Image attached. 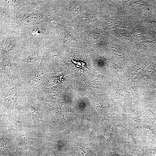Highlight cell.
<instances>
[{
	"label": "cell",
	"instance_id": "6da1fadb",
	"mask_svg": "<svg viewBox=\"0 0 156 156\" xmlns=\"http://www.w3.org/2000/svg\"><path fill=\"white\" fill-rule=\"evenodd\" d=\"M26 39L23 27L17 24L0 25V57L15 60Z\"/></svg>",
	"mask_w": 156,
	"mask_h": 156
},
{
	"label": "cell",
	"instance_id": "7a4b0ae2",
	"mask_svg": "<svg viewBox=\"0 0 156 156\" xmlns=\"http://www.w3.org/2000/svg\"><path fill=\"white\" fill-rule=\"evenodd\" d=\"M54 6V0L29 5L21 8L17 15L16 24L22 27L46 23Z\"/></svg>",
	"mask_w": 156,
	"mask_h": 156
},
{
	"label": "cell",
	"instance_id": "3957f363",
	"mask_svg": "<svg viewBox=\"0 0 156 156\" xmlns=\"http://www.w3.org/2000/svg\"><path fill=\"white\" fill-rule=\"evenodd\" d=\"M43 56L42 46L37 42L26 39L22 49L15 60L23 81L38 66Z\"/></svg>",
	"mask_w": 156,
	"mask_h": 156
},
{
	"label": "cell",
	"instance_id": "277c9868",
	"mask_svg": "<svg viewBox=\"0 0 156 156\" xmlns=\"http://www.w3.org/2000/svg\"><path fill=\"white\" fill-rule=\"evenodd\" d=\"M115 131V150L122 154L142 155V146L132 132L118 119Z\"/></svg>",
	"mask_w": 156,
	"mask_h": 156
},
{
	"label": "cell",
	"instance_id": "5b68a950",
	"mask_svg": "<svg viewBox=\"0 0 156 156\" xmlns=\"http://www.w3.org/2000/svg\"><path fill=\"white\" fill-rule=\"evenodd\" d=\"M154 57L146 55L138 51L133 53L122 67L124 82L129 84L132 81L139 79L151 64Z\"/></svg>",
	"mask_w": 156,
	"mask_h": 156
},
{
	"label": "cell",
	"instance_id": "8992f818",
	"mask_svg": "<svg viewBox=\"0 0 156 156\" xmlns=\"http://www.w3.org/2000/svg\"><path fill=\"white\" fill-rule=\"evenodd\" d=\"M79 36L86 48L99 53L106 50L111 37L108 31L99 28L81 32Z\"/></svg>",
	"mask_w": 156,
	"mask_h": 156
},
{
	"label": "cell",
	"instance_id": "52a82bcc",
	"mask_svg": "<svg viewBox=\"0 0 156 156\" xmlns=\"http://www.w3.org/2000/svg\"><path fill=\"white\" fill-rule=\"evenodd\" d=\"M26 93L23 81L10 88L0 87L1 109L2 111L14 119L13 110L18 99L24 97Z\"/></svg>",
	"mask_w": 156,
	"mask_h": 156
},
{
	"label": "cell",
	"instance_id": "ba28073f",
	"mask_svg": "<svg viewBox=\"0 0 156 156\" xmlns=\"http://www.w3.org/2000/svg\"><path fill=\"white\" fill-rule=\"evenodd\" d=\"M22 81L15 61L0 57V87L11 88Z\"/></svg>",
	"mask_w": 156,
	"mask_h": 156
},
{
	"label": "cell",
	"instance_id": "9c48e42d",
	"mask_svg": "<svg viewBox=\"0 0 156 156\" xmlns=\"http://www.w3.org/2000/svg\"><path fill=\"white\" fill-rule=\"evenodd\" d=\"M103 16L96 9H87L69 21V25L79 34L81 32L99 28Z\"/></svg>",
	"mask_w": 156,
	"mask_h": 156
},
{
	"label": "cell",
	"instance_id": "30bf717a",
	"mask_svg": "<svg viewBox=\"0 0 156 156\" xmlns=\"http://www.w3.org/2000/svg\"><path fill=\"white\" fill-rule=\"evenodd\" d=\"M52 66L43 55L38 66L23 80L26 91L35 93L38 87L48 78Z\"/></svg>",
	"mask_w": 156,
	"mask_h": 156
},
{
	"label": "cell",
	"instance_id": "8fae6325",
	"mask_svg": "<svg viewBox=\"0 0 156 156\" xmlns=\"http://www.w3.org/2000/svg\"><path fill=\"white\" fill-rule=\"evenodd\" d=\"M134 100L127 101L120 104L121 116L119 120L132 132L135 128L143 123L144 120L136 111L134 103Z\"/></svg>",
	"mask_w": 156,
	"mask_h": 156
},
{
	"label": "cell",
	"instance_id": "7c38bea8",
	"mask_svg": "<svg viewBox=\"0 0 156 156\" xmlns=\"http://www.w3.org/2000/svg\"><path fill=\"white\" fill-rule=\"evenodd\" d=\"M23 27L26 39L37 42L42 46L52 37L59 36L46 23Z\"/></svg>",
	"mask_w": 156,
	"mask_h": 156
},
{
	"label": "cell",
	"instance_id": "4fadbf2b",
	"mask_svg": "<svg viewBox=\"0 0 156 156\" xmlns=\"http://www.w3.org/2000/svg\"><path fill=\"white\" fill-rule=\"evenodd\" d=\"M111 85L112 92V102L114 105H119L127 101L138 99L136 92L129 84L114 79Z\"/></svg>",
	"mask_w": 156,
	"mask_h": 156
},
{
	"label": "cell",
	"instance_id": "5bb4252c",
	"mask_svg": "<svg viewBox=\"0 0 156 156\" xmlns=\"http://www.w3.org/2000/svg\"><path fill=\"white\" fill-rule=\"evenodd\" d=\"M58 5L67 20L70 21L88 8L90 0H57Z\"/></svg>",
	"mask_w": 156,
	"mask_h": 156
},
{
	"label": "cell",
	"instance_id": "9a60e30c",
	"mask_svg": "<svg viewBox=\"0 0 156 156\" xmlns=\"http://www.w3.org/2000/svg\"><path fill=\"white\" fill-rule=\"evenodd\" d=\"M58 36L47 40L43 45V55L50 64L64 60V48L59 42Z\"/></svg>",
	"mask_w": 156,
	"mask_h": 156
},
{
	"label": "cell",
	"instance_id": "2e32d148",
	"mask_svg": "<svg viewBox=\"0 0 156 156\" xmlns=\"http://www.w3.org/2000/svg\"><path fill=\"white\" fill-rule=\"evenodd\" d=\"M46 23L58 36L69 25V22L59 6L57 0Z\"/></svg>",
	"mask_w": 156,
	"mask_h": 156
},
{
	"label": "cell",
	"instance_id": "e0dca14e",
	"mask_svg": "<svg viewBox=\"0 0 156 156\" xmlns=\"http://www.w3.org/2000/svg\"><path fill=\"white\" fill-rule=\"evenodd\" d=\"M156 84V57L140 78L131 82L129 85L134 90Z\"/></svg>",
	"mask_w": 156,
	"mask_h": 156
},
{
	"label": "cell",
	"instance_id": "ac0fdd59",
	"mask_svg": "<svg viewBox=\"0 0 156 156\" xmlns=\"http://www.w3.org/2000/svg\"><path fill=\"white\" fill-rule=\"evenodd\" d=\"M59 42L64 48H86L82 42L79 34L69 25L64 30L58 38Z\"/></svg>",
	"mask_w": 156,
	"mask_h": 156
},
{
	"label": "cell",
	"instance_id": "d6986e66",
	"mask_svg": "<svg viewBox=\"0 0 156 156\" xmlns=\"http://www.w3.org/2000/svg\"><path fill=\"white\" fill-rule=\"evenodd\" d=\"M134 90L138 95L137 101L152 112L156 109V84Z\"/></svg>",
	"mask_w": 156,
	"mask_h": 156
},
{
	"label": "cell",
	"instance_id": "ffe728a7",
	"mask_svg": "<svg viewBox=\"0 0 156 156\" xmlns=\"http://www.w3.org/2000/svg\"><path fill=\"white\" fill-rule=\"evenodd\" d=\"M17 13L11 8L0 6V25L16 24Z\"/></svg>",
	"mask_w": 156,
	"mask_h": 156
},
{
	"label": "cell",
	"instance_id": "44dd1931",
	"mask_svg": "<svg viewBox=\"0 0 156 156\" xmlns=\"http://www.w3.org/2000/svg\"><path fill=\"white\" fill-rule=\"evenodd\" d=\"M45 0H4L0 1V6L11 8L18 12L22 7L29 5L41 3Z\"/></svg>",
	"mask_w": 156,
	"mask_h": 156
},
{
	"label": "cell",
	"instance_id": "7402d4cb",
	"mask_svg": "<svg viewBox=\"0 0 156 156\" xmlns=\"http://www.w3.org/2000/svg\"><path fill=\"white\" fill-rule=\"evenodd\" d=\"M16 128L18 136V138L19 139L18 140L21 143L20 144L23 146L24 149L32 144L39 137L30 135L25 130L21 125H17Z\"/></svg>",
	"mask_w": 156,
	"mask_h": 156
},
{
	"label": "cell",
	"instance_id": "603a6c76",
	"mask_svg": "<svg viewBox=\"0 0 156 156\" xmlns=\"http://www.w3.org/2000/svg\"><path fill=\"white\" fill-rule=\"evenodd\" d=\"M147 19L148 29L156 33V8L151 11Z\"/></svg>",
	"mask_w": 156,
	"mask_h": 156
},
{
	"label": "cell",
	"instance_id": "cb8c5ba5",
	"mask_svg": "<svg viewBox=\"0 0 156 156\" xmlns=\"http://www.w3.org/2000/svg\"><path fill=\"white\" fill-rule=\"evenodd\" d=\"M111 156H133L130 154H122L120 153L116 150L111 152L109 153Z\"/></svg>",
	"mask_w": 156,
	"mask_h": 156
},
{
	"label": "cell",
	"instance_id": "d4e9b609",
	"mask_svg": "<svg viewBox=\"0 0 156 156\" xmlns=\"http://www.w3.org/2000/svg\"><path fill=\"white\" fill-rule=\"evenodd\" d=\"M46 156H58L57 152L55 149L49 150Z\"/></svg>",
	"mask_w": 156,
	"mask_h": 156
},
{
	"label": "cell",
	"instance_id": "484cf974",
	"mask_svg": "<svg viewBox=\"0 0 156 156\" xmlns=\"http://www.w3.org/2000/svg\"><path fill=\"white\" fill-rule=\"evenodd\" d=\"M0 150L3 149L7 145V141L5 139L1 138L0 140Z\"/></svg>",
	"mask_w": 156,
	"mask_h": 156
},
{
	"label": "cell",
	"instance_id": "4316f807",
	"mask_svg": "<svg viewBox=\"0 0 156 156\" xmlns=\"http://www.w3.org/2000/svg\"><path fill=\"white\" fill-rule=\"evenodd\" d=\"M133 156H143L142 155H138V156H134L133 155Z\"/></svg>",
	"mask_w": 156,
	"mask_h": 156
}]
</instances>
